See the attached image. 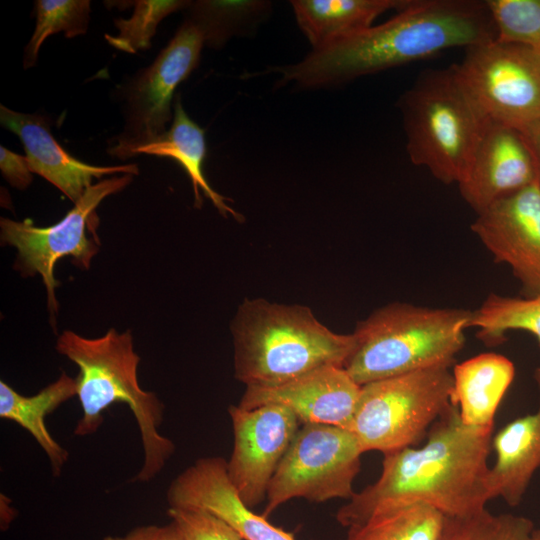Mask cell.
<instances>
[{"label": "cell", "mask_w": 540, "mask_h": 540, "mask_svg": "<svg viewBox=\"0 0 540 540\" xmlns=\"http://www.w3.org/2000/svg\"><path fill=\"white\" fill-rule=\"evenodd\" d=\"M357 384L341 366H323L280 385L248 386L239 406L280 405L302 424L348 427L360 394Z\"/></svg>", "instance_id": "cell-15"}, {"label": "cell", "mask_w": 540, "mask_h": 540, "mask_svg": "<svg viewBox=\"0 0 540 540\" xmlns=\"http://www.w3.org/2000/svg\"><path fill=\"white\" fill-rule=\"evenodd\" d=\"M533 378L539 394L537 410L507 423L491 443L496 459L487 474L488 496L501 498L511 507L521 503L540 468V366Z\"/></svg>", "instance_id": "cell-18"}, {"label": "cell", "mask_w": 540, "mask_h": 540, "mask_svg": "<svg viewBox=\"0 0 540 540\" xmlns=\"http://www.w3.org/2000/svg\"><path fill=\"white\" fill-rule=\"evenodd\" d=\"M453 397L463 423L494 427L497 409L515 376L513 362L504 355L482 353L452 369Z\"/></svg>", "instance_id": "cell-19"}, {"label": "cell", "mask_w": 540, "mask_h": 540, "mask_svg": "<svg viewBox=\"0 0 540 540\" xmlns=\"http://www.w3.org/2000/svg\"><path fill=\"white\" fill-rule=\"evenodd\" d=\"M235 378L248 386L283 384L323 366L343 367L353 333L340 334L312 310L263 298L245 299L231 323Z\"/></svg>", "instance_id": "cell-4"}, {"label": "cell", "mask_w": 540, "mask_h": 540, "mask_svg": "<svg viewBox=\"0 0 540 540\" xmlns=\"http://www.w3.org/2000/svg\"><path fill=\"white\" fill-rule=\"evenodd\" d=\"M533 522L524 516L492 514L486 508L463 516H445L437 540H532Z\"/></svg>", "instance_id": "cell-26"}, {"label": "cell", "mask_w": 540, "mask_h": 540, "mask_svg": "<svg viewBox=\"0 0 540 540\" xmlns=\"http://www.w3.org/2000/svg\"><path fill=\"white\" fill-rule=\"evenodd\" d=\"M167 514L182 540H243L229 524L207 511L169 507Z\"/></svg>", "instance_id": "cell-30"}, {"label": "cell", "mask_w": 540, "mask_h": 540, "mask_svg": "<svg viewBox=\"0 0 540 540\" xmlns=\"http://www.w3.org/2000/svg\"><path fill=\"white\" fill-rule=\"evenodd\" d=\"M454 65L490 121L519 130L540 121V51L495 38L467 47Z\"/></svg>", "instance_id": "cell-9"}, {"label": "cell", "mask_w": 540, "mask_h": 540, "mask_svg": "<svg viewBox=\"0 0 540 540\" xmlns=\"http://www.w3.org/2000/svg\"><path fill=\"white\" fill-rule=\"evenodd\" d=\"M271 2L263 0H197L186 8L188 19L201 30L205 46L219 49L265 19Z\"/></svg>", "instance_id": "cell-24"}, {"label": "cell", "mask_w": 540, "mask_h": 540, "mask_svg": "<svg viewBox=\"0 0 540 540\" xmlns=\"http://www.w3.org/2000/svg\"><path fill=\"white\" fill-rule=\"evenodd\" d=\"M532 540H540V528L534 529L532 533Z\"/></svg>", "instance_id": "cell-34"}, {"label": "cell", "mask_w": 540, "mask_h": 540, "mask_svg": "<svg viewBox=\"0 0 540 540\" xmlns=\"http://www.w3.org/2000/svg\"><path fill=\"white\" fill-rule=\"evenodd\" d=\"M233 450L227 475L241 500L253 508L266 500L269 484L301 423L287 408L231 405Z\"/></svg>", "instance_id": "cell-12"}, {"label": "cell", "mask_w": 540, "mask_h": 540, "mask_svg": "<svg viewBox=\"0 0 540 540\" xmlns=\"http://www.w3.org/2000/svg\"><path fill=\"white\" fill-rule=\"evenodd\" d=\"M132 180L133 175L124 174L98 181L86 190L59 222L51 226L39 227L30 219L15 221L1 218V243L16 248L17 270L28 276L40 275L51 316L58 310L55 289L60 282L54 276L55 264L69 256L81 269H89L99 250L96 238L87 235L90 220L106 197L123 190Z\"/></svg>", "instance_id": "cell-10"}, {"label": "cell", "mask_w": 540, "mask_h": 540, "mask_svg": "<svg viewBox=\"0 0 540 540\" xmlns=\"http://www.w3.org/2000/svg\"><path fill=\"white\" fill-rule=\"evenodd\" d=\"M496 39L540 51V0H485Z\"/></svg>", "instance_id": "cell-29"}, {"label": "cell", "mask_w": 540, "mask_h": 540, "mask_svg": "<svg viewBox=\"0 0 540 540\" xmlns=\"http://www.w3.org/2000/svg\"><path fill=\"white\" fill-rule=\"evenodd\" d=\"M204 46L201 30L187 18L155 60L133 77L124 92V132L111 155L130 158L134 148L167 131L174 92L198 66Z\"/></svg>", "instance_id": "cell-11"}, {"label": "cell", "mask_w": 540, "mask_h": 540, "mask_svg": "<svg viewBox=\"0 0 540 540\" xmlns=\"http://www.w3.org/2000/svg\"><path fill=\"white\" fill-rule=\"evenodd\" d=\"M2 127L21 140L32 173L59 189L74 204L92 186L94 179L118 173L137 175L136 164L96 166L69 154L54 138L50 121L38 114H26L0 106Z\"/></svg>", "instance_id": "cell-17"}, {"label": "cell", "mask_w": 540, "mask_h": 540, "mask_svg": "<svg viewBox=\"0 0 540 540\" xmlns=\"http://www.w3.org/2000/svg\"><path fill=\"white\" fill-rule=\"evenodd\" d=\"M537 172L535 158L521 131L491 121L458 188L465 202L479 214L525 188Z\"/></svg>", "instance_id": "cell-14"}, {"label": "cell", "mask_w": 540, "mask_h": 540, "mask_svg": "<svg viewBox=\"0 0 540 540\" xmlns=\"http://www.w3.org/2000/svg\"><path fill=\"white\" fill-rule=\"evenodd\" d=\"M191 1L186 0H137L129 19H115L118 35H105L112 47L126 53H136L151 47L157 26L169 14L186 9Z\"/></svg>", "instance_id": "cell-28"}, {"label": "cell", "mask_w": 540, "mask_h": 540, "mask_svg": "<svg viewBox=\"0 0 540 540\" xmlns=\"http://www.w3.org/2000/svg\"><path fill=\"white\" fill-rule=\"evenodd\" d=\"M444 517L418 502L388 506L347 527L346 540H437Z\"/></svg>", "instance_id": "cell-23"}, {"label": "cell", "mask_w": 540, "mask_h": 540, "mask_svg": "<svg viewBox=\"0 0 540 540\" xmlns=\"http://www.w3.org/2000/svg\"><path fill=\"white\" fill-rule=\"evenodd\" d=\"M56 350L79 369L77 397L82 415L74 434L95 433L104 421V411L115 403L131 410L140 433L143 464L133 481L149 482L165 467L175 452V444L159 432L164 404L138 381L139 355L130 331L109 329L97 338H87L66 330L57 339Z\"/></svg>", "instance_id": "cell-3"}, {"label": "cell", "mask_w": 540, "mask_h": 540, "mask_svg": "<svg viewBox=\"0 0 540 540\" xmlns=\"http://www.w3.org/2000/svg\"><path fill=\"white\" fill-rule=\"evenodd\" d=\"M495 38L486 1L407 0L384 23L312 49L300 62L270 71L280 73L281 84L329 87Z\"/></svg>", "instance_id": "cell-1"}, {"label": "cell", "mask_w": 540, "mask_h": 540, "mask_svg": "<svg viewBox=\"0 0 540 540\" xmlns=\"http://www.w3.org/2000/svg\"><path fill=\"white\" fill-rule=\"evenodd\" d=\"M470 327L488 345L502 342L509 331H523L532 335L540 347V294L532 297L490 294L472 310Z\"/></svg>", "instance_id": "cell-25"}, {"label": "cell", "mask_w": 540, "mask_h": 540, "mask_svg": "<svg viewBox=\"0 0 540 540\" xmlns=\"http://www.w3.org/2000/svg\"><path fill=\"white\" fill-rule=\"evenodd\" d=\"M76 395V377L65 372L31 396L22 395L0 381V418L14 422L34 438L46 454L54 477L60 476L69 454L50 434L46 417Z\"/></svg>", "instance_id": "cell-21"}, {"label": "cell", "mask_w": 540, "mask_h": 540, "mask_svg": "<svg viewBox=\"0 0 540 540\" xmlns=\"http://www.w3.org/2000/svg\"><path fill=\"white\" fill-rule=\"evenodd\" d=\"M103 540H182L175 525H142L133 528L125 535H108Z\"/></svg>", "instance_id": "cell-32"}, {"label": "cell", "mask_w": 540, "mask_h": 540, "mask_svg": "<svg viewBox=\"0 0 540 540\" xmlns=\"http://www.w3.org/2000/svg\"><path fill=\"white\" fill-rule=\"evenodd\" d=\"M526 140L540 172V121L520 129Z\"/></svg>", "instance_id": "cell-33"}, {"label": "cell", "mask_w": 540, "mask_h": 540, "mask_svg": "<svg viewBox=\"0 0 540 540\" xmlns=\"http://www.w3.org/2000/svg\"><path fill=\"white\" fill-rule=\"evenodd\" d=\"M472 310L405 302L374 310L352 332L344 369L359 384L454 364L465 345Z\"/></svg>", "instance_id": "cell-5"}, {"label": "cell", "mask_w": 540, "mask_h": 540, "mask_svg": "<svg viewBox=\"0 0 540 540\" xmlns=\"http://www.w3.org/2000/svg\"><path fill=\"white\" fill-rule=\"evenodd\" d=\"M226 463L219 456L196 460L171 482L169 507L207 511L229 524L243 540H296L245 505L229 480Z\"/></svg>", "instance_id": "cell-16"}, {"label": "cell", "mask_w": 540, "mask_h": 540, "mask_svg": "<svg viewBox=\"0 0 540 540\" xmlns=\"http://www.w3.org/2000/svg\"><path fill=\"white\" fill-rule=\"evenodd\" d=\"M407 0H293L296 21L312 45L323 47L372 26L388 10H399Z\"/></svg>", "instance_id": "cell-22"}, {"label": "cell", "mask_w": 540, "mask_h": 540, "mask_svg": "<svg viewBox=\"0 0 540 540\" xmlns=\"http://www.w3.org/2000/svg\"><path fill=\"white\" fill-rule=\"evenodd\" d=\"M411 162L449 185L463 179L490 124L454 64L421 72L398 99Z\"/></svg>", "instance_id": "cell-6"}, {"label": "cell", "mask_w": 540, "mask_h": 540, "mask_svg": "<svg viewBox=\"0 0 540 540\" xmlns=\"http://www.w3.org/2000/svg\"><path fill=\"white\" fill-rule=\"evenodd\" d=\"M206 152L205 131L187 115L178 94L173 106L170 128L150 142L134 148L130 157L148 154L176 160L191 180L195 207L202 205L200 191H203L221 215L224 217L230 215L239 221L242 216L226 203L229 199L217 193L204 176Z\"/></svg>", "instance_id": "cell-20"}, {"label": "cell", "mask_w": 540, "mask_h": 540, "mask_svg": "<svg viewBox=\"0 0 540 540\" xmlns=\"http://www.w3.org/2000/svg\"><path fill=\"white\" fill-rule=\"evenodd\" d=\"M0 169L5 180L14 188L26 189L32 182V171L26 156L0 146Z\"/></svg>", "instance_id": "cell-31"}, {"label": "cell", "mask_w": 540, "mask_h": 540, "mask_svg": "<svg viewBox=\"0 0 540 540\" xmlns=\"http://www.w3.org/2000/svg\"><path fill=\"white\" fill-rule=\"evenodd\" d=\"M450 367L439 366L361 385L347 427L362 450L388 454L417 443L453 405Z\"/></svg>", "instance_id": "cell-7"}, {"label": "cell", "mask_w": 540, "mask_h": 540, "mask_svg": "<svg viewBox=\"0 0 540 540\" xmlns=\"http://www.w3.org/2000/svg\"><path fill=\"white\" fill-rule=\"evenodd\" d=\"M471 230L495 262L510 268L522 296L540 294L539 170L525 188L477 214Z\"/></svg>", "instance_id": "cell-13"}, {"label": "cell", "mask_w": 540, "mask_h": 540, "mask_svg": "<svg viewBox=\"0 0 540 540\" xmlns=\"http://www.w3.org/2000/svg\"><path fill=\"white\" fill-rule=\"evenodd\" d=\"M493 427L466 425L453 404L437 421L420 448L384 454L378 479L348 500L336 514L344 528L378 509L423 503L444 516L485 509L486 479Z\"/></svg>", "instance_id": "cell-2"}, {"label": "cell", "mask_w": 540, "mask_h": 540, "mask_svg": "<svg viewBox=\"0 0 540 540\" xmlns=\"http://www.w3.org/2000/svg\"><path fill=\"white\" fill-rule=\"evenodd\" d=\"M364 453L355 435L327 424H302L267 491L263 516L296 498L322 503L349 500Z\"/></svg>", "instance_id": "cell-8"}, {"label": "cell", "mask_w": 540, "mask_h": 540, "mask_svg": "<svg viewBox=\"0 0 540 540\" xmlns=\"http://www.w3.org/2000/svg\"><path fill=\"white\" fill-rule=\"evenodd\" d=\"M36 25L25 48L24 68L34 66L38 52L46 38L64 32L66 38L83 35L87 31L90 15L89 0H37Z\"/></svg>", "instance_id": "cell-27"}]
</instances>
